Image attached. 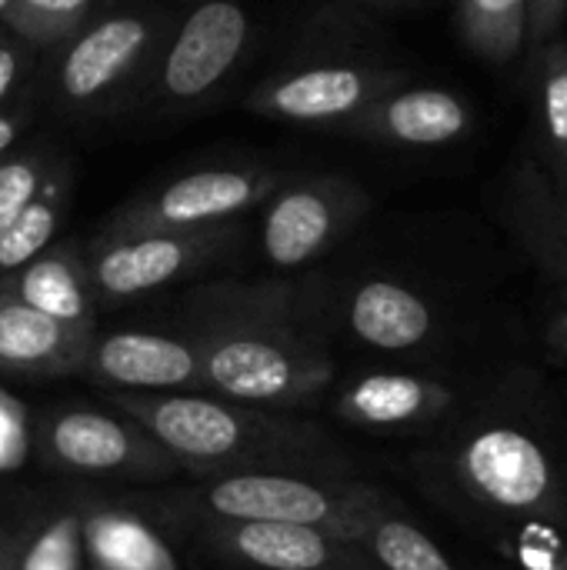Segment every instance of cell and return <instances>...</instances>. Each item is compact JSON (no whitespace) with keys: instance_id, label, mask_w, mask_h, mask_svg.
I'll return each instance as SVG.
<instances>
[{"instance_id":"15","label":"cell","mask_w":567,"mask_h":570,"mask_svg":"<svg viewBox=\"0 0 567 570\" xmlns=\"http://www.w3.org/2000/svg\"><path fill=\"white\" fill-rule=\"evenodd\" d=\"M454 391L444 381L378 371L341 387L334 414L364 431H421L451 414Z\"/></svg>"},{"instance_id":"32","label":"cell","mask_w":567,"mask_h":570,"mask_svg":"<svg viewBox=\"0 0 567 570\" xmlns=\"http://www.w3.org/2000/svg\"><path fill=\"white\" fill-rule=\"evenodd\" d=\"M545 337H548V347H551L555 361L565 367V374H567V311L555 314V317L548 321V331H545Z\"/></svg>"},{"instance_id":"18","label":"cell","mask_w":567,"mask_h":570,"mask_svg":"<svg viewBox=\"0 0 567 570\" xmlns=\"http://www.w3.org/2000/svg\"><path fill=\"white\" fill-rule=\"evenodd\" d=\"M90 337L0 294V377L80 374Z\"/></svg>"},{"instance_id":"11","label":"cell","mask_w":567,"mask_h":570,"mask_svg":"<svg viewBox=\"0 0 567 570\" xmlns=\"http://www.w3.org/2000/svg\"><path fill=\"white\" fill-rule=\"evenodd\" d=\"M80 377L107 391L127 394H174L204 391L201 354L187 334H154V331H94Z\"/></svg>"},{"instance_id":"23","label":"cell","mask_w":567,"mask_h":570,"mask_svg":"<svg viewBox=\"0 0 567 570\" xmlns=\"http://www.w3.org/2000/svg\"><path fill=\"white\" fill-rule=\"evenodd\" d=\"M378 570H454L444 551L408 518L398 504H388L358 541Z\"/></svg>"},{"instance_id":"29","label":"cell","mask_w":567,"mask_h":570,"mask_svg":"<svg viewBox=\"0 0 567 570\" xmlns=\"http://www.w3.org/2000/svg\"><path fill=\"white\" fill-rule=\"evenodd\" d=\"M27 458V411L20 401L0 391V471L20 468Z\"/></svg>"},{"instance_id":"2","label":"cell","mask_w":567,"mask_h":570,"mask_svg":"<svg viewBox=\"0 0 567 570\" xmlns=\"http://www.w3.org/2000/svg\"><path fill=\"white\" fill-rule=\"evenodd\" d=\"M107 394L110 404L160 441L180 468L207 478L247 471L341 478L348 464L317 424L267 407L237 404L204 391Z\"/></svg>"},{"instance_id":"17","label":"cell","mask_w":567,"mask_h":570,"mask_svg":"<svg viewBox=\"0 0 567 570\" xmlns=\"http://www.w3.org/2000/svg\"><path fill=\"white\" fill-rule=\"evenodd\" d=\"M344 321L361 344L388 354L418 351L438 334V311L431 301L388 277L361 281L348 297Z\"/></svg>"},{"instance_id":"21","label":"cell","mask_w":567,"mask_h":570,"mask_svg":"<svg viewBox=\"0 0 567 570\" xmlns=\"http://www.w3.org/2000/svg\"><path fill=\"white\" fill-rule=\"evenodd\" d=\"M538 147L545 157V174L555 184H567V40L555 37L535 47L531 70Z\"/></svg>"},{"instance_id":"24","label":"cell","mask_w":567,"mask_h":570,"mask_svg":"<svg viewBox=\"0 0 567 570\" xmlns=\"http://www.w3.org/2000/svg\"><path fill=\"white\" fill-rule=\"evenodd\" d=\"M528 0H458V30L471 53L505 63L521 53Z\"/></svg>"},{"instance_id":"6","label":"cell","mask_w":567,"mask_h":570,"mask_svg":"<svg viewBox=\"0 0 567 570\" xmlns=\"http://www.w3.org/2000/svg\"><path fill=\"white\" fill-rule=\"evenodd\" d=\"M37 454L50 471L120 481H164L180 464L127 414L53 407L37 421Z\"/></svg>"},{"instance_id":"35","label":"cell","mask_w":567,"mask_h":570,"mask_svg":"<svg viewBox=\"0 0 567 570\" xmlns=\"http://www.w3.org/2000/svg\"><path fill=\"white\" fill-rule=\"evenodd\" d=\"M361 3H368V7H391L394 0H361Z\"/></svg>"},{"instance_id":"31","label":"cell","mask_w":567,"mask_h":570,"mask_svg":"<svg viewBox=\"0 0 567 570\" xmlns=\"http://www.w3.org/2000/svg\"><path fill=\"white\" fill-rule=\"evenodd\" d=\"M20 73H23V50H20V43L0 37V110H3L7 97L13 94Z\"/></svg>"},{"instance_id":"34","label":"cell","mask_w":567,"mask_h":570,"mask_svg":"<svg viewBox=\"0 0 567 570\" xmlns=\"http://www.w3.org/2000/svg\"><path fill=\"white\" fill-rule=\"evenodd\" d=\"M17 134H20V117H17V114L0 110V157H3V154H10V147H13V140H17Z\"/></svg>"},{"instance_id":"1","label":"cell","mask_w":567,"mask_h":570,"mask_svg":"<svg viewBox=\"0 0 567 570\" xmlns=\"http://www.w3.org/2000/svg\"><path fill=\"white\" fill-rule=\"evenodd\" d=\"M180 324L214 397L287 411L314 404L334 384V361L304 327L297 291L284 281L204 284L184 301Z\"/></svg>"},{"instance_id":"27","label":"cell","mask_w":567,"mask_h":570,"mask_svg":"<svg viewBox=\"0 0 567 570\" xmlns=\"http://www.w3.org/2000/svg\"><path fill=\"white\" fill-rule=\"evenodd\" d=\"M50 160L43 150L3 154L0 157V227L13 220V214L40 190L50 174Z\"/></svg>"},{"instance_id":"13","label":"cell","mask_w":567,"mask_h":570,"mask_svg":"<svg viewBox=\"0 0 567 570\" xmlns=\"http://www.w3.org/2000/svg\"><path fill=\"white\" fill-rule=\"evenodd\" d=\"M211 548L254 570H378L368 551L331 531L281 521H211Z\"/></svg>"},{"instance_id":"9","label":"cell","mask_w":567,"mask_h":570,"mask_svg":"<svg viewBox=\"0 0 567 570\" xmlns=\"http://www.w3.org/2000/svg\"><path fill=\"white\" fill-rule=\"evenodd\" d=\"M251 33L254 20L241 0L197 3L170 33L154 80L157 97L174 107L207 100L247 53Z\"/></svg>"},{"instance_id":"4","label":"cell","mask_w":567,"mask_h":570,"mask_svg":"<svg viewBox=\"0 0 567 570\" xmlns=\"http://www.w3.org/2000/svg\"><path fill=\"white\" fill-rule=\"evenodd\" d=\"M180 504L194 508L207 521L311 524L358 544L368 524L394 501L381 488L348 478L247 471L207 478L201 488L184 494Z\"/></svg>"},{"instance_id":"14","label":"cell","mask_w":567,"mask_h":570,"mask_svg":"<svg viewBox=\"0 0 567 570\" xmlns=\"http://www.w3.org/2000/svg\"><path fill=\"white\" fill-rule=\"evenodd\" d=\"M475 127L471 104L444 87H408L371 100L354 120L341 127V134L388 144V147H444L468 137Z\"/></svg>"},{"instance_id":"20","label":"cell","mask_w":567,"mask_h":570,"mask_svg":"<svg viewBox=\"0 0 567 570\" xmlns=\"http://www.w3.org/2000/svg\"><path fill=\"white\" fill-rule=\"evenodd\" d=\"M80 528L84 554L97 564V570H180L170 544L130 511H80Z\"/></svg>"},{"instance_id":"16","label":"cell","mask_w":567,"mask_h":570,"mask_svg":"<svg viewBox=\"0 0 567 570\" xmlns=\"http://www.w3.org/2000/svg\"><path fill=\"white\" fill-rule=\"evenodd\" d=\"M0 294L20 301L74 331H97V297L87 257L77 244H50L23 267L0 277Z\"/></svg>"},{"instance_id":"36","label":"cell","mask_w":567,"mask_h":570,"mask_svg":"<svg viewBox=\"0 0 567 570\" xmlns=\"http://www.w3.org/2000/svg\"><path fill=\"white\" fill-rule=\"evenodd\" d=\"M10 7V0H0V17H3V10Z\"/></svg>"},{"instance_id":"26","label":"cell","mask_w":567,"mask_h":570,"mask_svg":"<svg viewBox=\"0 0 567 570\" xmlns=\"http://www.w3.org/2000/svg\"><path fill=\"white\" fill-rule=\"evenodd\" d=\"M17 570H84L80 511H57L33 534H23Z\"/></svg>"},{"instance_id":"8","label":"cell","mask_w":567,"mask_h":570,"mask_svg":"<svg viewBox=\"0 0 567 570\" xmlns=\"http://www.w3.org/2000/svg\"><path fill=\"white\" fill-rule=\"evenodd\" d=\"M398 83H404V73L384 63H361V60L304 63L264 77L251 90L247 110L271 120L321 124L341 130L371 100L394 90Z\"/></svg>"},{"instance_id":"22","label":"cell","mask_w":567,"mask_h":570,"mask_svg":"<svg viewBox=\"0 0 567 570\" xmlns=\"http://www.w3.org/2000/svg\"><path fill=\"white\" fill-rule=\"evenodd\" d=\"M70 197V174L67 167L53 164L40 190L0 227V277L33 261L57 240V230L67 217Z\"/></svg>"},{"instance_id":"33","label":"cell","mask_w":567,"mask_h":570,"mask_svg":"<svg viewBox=\"0 0 567 570\" xmlns=\"http://www.w3.org/2000/svg\"><path fill=\"white\" fill-rule=\"evenodd\" d=\"M20 551H23V534L0 528V570H17Z\"/></svg>"},{"instance_id":"19","label":"cell","mask_w":567,"mask_h":570,"mask_svg":"<svg viewBox=\"0 0 567 570\" xmlns=\"http://www.w3.org/2000/svg\"><path fill=\"white\" fill-rule=\"evenodd\" d=\"M508 220L521 247L561 284H567V184H555L541 164L525 160L515 170Z\"/></svg>"},{"instance_id":"30","label":"cell","mask_w":567,"mask_h":570,"mask_svg":"<svg viewBox=\"0 0 567 570\" xmlns=\"http://www.w3.org/2000/svg\"><path fill=\"white\" fill-rule=\"evenodd\" d=\"M567 0H528V40L525 47H541L555 37H565Z\"/></svg>"},{"instance_id":"12","label":"cell","mask_w":567,"mask_h":570,"mask_svg":"<svg viewBox=\"0 0 567 570\" xmlns=\"http://www.w3.org/2000/svg\"><path fill=\"white\" fill-rule=\"evenodd\" d=\"M160 37L154 13H114L77 30L57 63V90L74 107H94L110 97L150 57Z\"/></svg>"},{"instance_id":"7","label":"cell","mask_w":567,"mask_h":570,"mask_svg":"<svg viewBox=\"0 0 567 570\" xmlns=\"http://www.w3.org/2000/svg\"><path fill=\"white\" fill-rule=\"evenodd\" d=\"M368 190L344 174L287 177L261 204V247L271 267L301 271L334 250L368 214Z\"/></svg>"},{"instance_id":"5","label":"cell","mask_w":567,"mask_h":570,"mask_svg":"<svg viewBox=\"0 0 567 570\" xmlns=\"http://www.w3.org/2000/svg\"><path fill=\"white\" fill-rule=\"evenodd\" d=\"M241 237L237 220L211 227H120L104 224L87 244L97 307L127 304L221 261Z\"/></svg>"},{"instance_id":"25","label":"cell","mask_w":567,"mask_h":570,"mask_svg":"<svg viewBox=\"0 0 567 570\" xmlns=\"http://www.w3.org/2000/svg\"><path fill=\"white\" fill-rule=\"evenodd\" d=\"M97 0H10L0 23L37 47L67 43L87 20Z\"/></svg>"},{"instance_id":"28","label":"cell","mask_w":567,"mask_h":570,"mask_svg":"<svg viewBox=\"0 0 567 570\" xmlns=\"http://www.w3.org/2000/svg\"><path fill=\"white\" fill-rule=\"evenodd\" d=\"M515 570H567V544L558 531H525L498 544Z\"/></svg>"},{"instance_id":"10","label":"cell","mask_w":567,"mask_h":570,"mask_svg":"<svg viewBox=\"0 0 567 570\" xmlns=\"http://www.w3.org/2000/svg\"><path fill=\"white\" fill-rule=\"evenodd\" d=\"M287 174L271 167H204L190 170L117 210L120 227H211L261 207Z\"/></svg>"},{"instance_id":"3","label":"cell","mask_w":567,"mask_h":570,"mask_svg":"<svg viewBox=\"0 0 567 570\" xmlns=\"http://www.w3.org/2000/svg\"><path fill=\"white\" fill-rule=\"evenodd\" d=\"M441 474L458 504L505 538L567 524V461L535 417L495 407L468 421L444 451Z\"/></svg>"}]
</instances>
